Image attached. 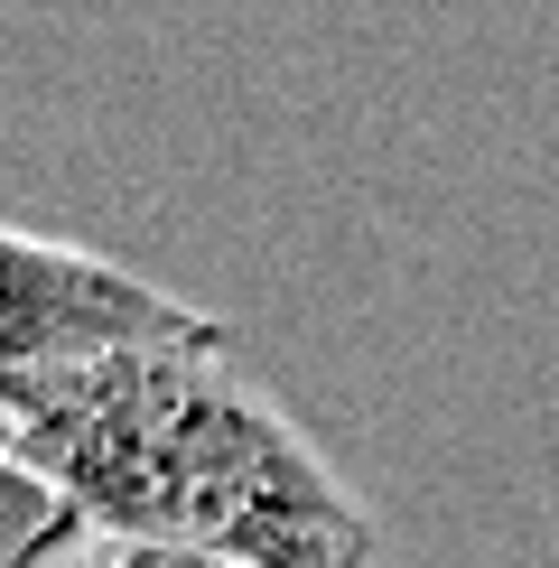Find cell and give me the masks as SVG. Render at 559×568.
I'll use <instances>...</instances> for the list:
<instances>
[{
    "mask_svg": "<svg viewBox=\"0 0 559 568\" xmlns=\"http://www.w3.org/2000/svg\"><path fill=\"white\" fill-rule=\"evenodd\" d=\"M75 540H84V513L0 447V568H57Z\"/></svg>",
    "mask_w": 559,
    "mask_h": 568,
    "instance_id": "3",
    "label": "cell"
},
{
    "mask_svg": "<svg viewBox=\"0 0 559 568\" xmlns=\"http://www.w3.org/2000/svg\"><path fill=\"white\" fill-rule=\"evenodd\" d=\"M10 457L103 540L224 568H373V513L215 336L112 345L10 400Z\"/></svg>",
    "mask_w": 559,
    "mask_h": 568,
    "instance_id": "1",
    "label": "cell"
},
{
    "mask_svg": "<svg viewBox=\"0 0 559 568\" xmlns=\"http://www.w3.org/2000/svg\"><path fill=\"white\" fill-rule=\"evenodd\" d=\"M177 336H215V317H196L186 298H169L159 280L122 262L0 224V400L57 364H84L112 345H177Z\"/></svg>",
    "mask_w": 559,
    "mask_h": 568,
    "instance_id": "2",
    "label": "cell"
},
{
    "mask_svg": "<svg viewBox=\"0 0 559 568\" xmlns=\"http://www.w3.org/2000/svg\"><path fill=\"white\" fill-rule=\"evenodd\" d=\"M93 568H224V559H196V550H150V540H112Z\"/></svg>",
    "mask_w": 559,
    "mask_h": 568,
    "instance_id": "4",
    "label": "cell"
}]
</instances>
